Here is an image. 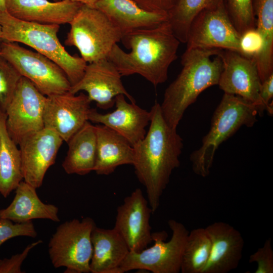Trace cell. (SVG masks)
I'll return each mask as SVG.
<instances>
[{"label":"cell","instance_id":"cell-17","mask_svg":"<svg viewBox=\"0 0 273 273\" xmlns=\"http://www.w3.org/2000/svg\"><path fill=\"white\" fill-rule=\"evenodd\" d=\"M124 95L115 98L116 109L108 113L102 114L91 108L88 120L104 125L118 133L133 146L142 140L147 131L146 127L150 121L151 113L135 103H128Z\"/></svg>","mask_w":273,"mask_h":273},{"label":"cell","instance_id":"cell-20","mask_svg":"<svg viewBox=\"0 0 273 273\" xmlns=\"http://www.w3.org/2000/svg\"><path fill=\"white\" fill-rule=\"evenodd\" d=\"M95 8L104 13L123 35L152 28L168 21V13L147 10L134 0H97Z\"/></svg>","mask_w":273,"mask_h":273},{"label":"cell","instance_id":"cell-15","mask_svg":"<svg viewBox=\"0 0 273 273\" xmlns=\"http://www.w3.org/2000/svg\"><path fill=\"white\" fill-rule=\"evenodd\" d=\"M63 142L56 132L46 127L23 139L18 145L23 180L36 189L40 187Z\"/></svg>","mask_w":273,"mask_h":273},{"label":"cell","instance_id":"cell-12","mask_svg":"<svg viewBox=\"0 0 273 273\" xmlns=\"http://www.w3.org/2000/svg\"><path fill=\"white\" fill-rule=\"evenodd\" d=\"M221 60L222 69L217 85L224 93L239 96L256 104L258 115L265 111L259 96L261 81L256 62L230 50H219L217 54Z\"/></svg>","mask_w":273,"mask_h":273},{"label":"cell","instance_id":"cell-32","mask_svg":"<svg viewBox=\"0 0 273 273\" xmlns=\"http://www.w3.org/2000/svg\"><path fill=\"white\" fill-rule=\"evenodd\" d=\"M263 39L259 32L254 27L249 29L240 35V54L249 58H256L262 52Z\"/></svg>","mask_w":273,"mask_h":273},{"label":"cell","instance_id":"cell-8","mask_svg":"<svg viewBox=\"0 0 273 273\" xmlns=\"http://www.w3.org/2000/svg\"><path fill=\"white\" fill-rule=\"evenodd\" d=\"M96 225L93 218L73 219L60 224L49 243V253L55 268L65 267V272H90L93 253L91 234Z\"/></svg>","mask_w":273,"mask_h":273},{"label":"cell","instance_id":"cell-13","mask_svg":"<svg viewBox=\"0 0 273 273\" xmlns=\"http://www.w3.org/2000/svg\"><path fill=\"white\" fill-rule=\"evenodd\" d=\"M121 77L115 65L107 58L103 59L87 64L82 78L71 86L69 92H86L90 101L95 102L98 107L104 110L112 108L119 95H124L130 102L135 103L124 87Z\"/></svg>","mask_w":273,"mask_h":273},{"label":"cell","instance_id":"cell-30","mask_svg":"<svg viewBox=\"0 0 273 273\" xmlns=\"http://www.w3.org/2000/svg\"><path fill=\"white\" fill-rule=\"evenodd\" d=\"M21 77L10 63L0 56V109L3 111L12 100Z\"/></svg>","mask_w":273,"mask_h":273},{"label":"cell","instance_id":"cell-2","mask_svg":"<svg viewBox=\"0 0 273 273\" xmlns=\"http://www.w3.org/2000/svg\"><path fill=\"white\" fill-rule=\"evenodd\" d=\"M121 41L130 51L125 52L116 43L107 58L122 76L137 74L155 87L167 80L168 69L177 57L180 43L168 21L126 33Z\"/></svg>","mask_w":273,"mask_h":273},{"label":"cell","instance_id":"cell-21","mask_svg":"<svg viewBox=\"0 0 273 273\" xmlns=\"http://www.w3.org/2000/svg\"><path fill=\"white\" fill-rule=\"evenodd\" d=\"M93 253L90 272L119 273V268L129 252L121 235L114 229L97 227L91 234Z\"/></svg>","mask_w":273,"mask_h":273},{"label":"cell","instance_id":"cell-23","mask_svg":"<svg viewBox=\"0 0 273 273\" xmlns=\"http://www.w3.org/2000/svg\"><path fill=\"white\" fill-rule=\"evenodd\" d=\"M36 189L22 180L15 189L16 194L11 203L6 208L0 210V218H7L16 223L35 219L59 222L58 208L42 202L37 196Z\"/></svg>","mask_w":273,"mask_h":273},{"label":"cell","instance_id":"cell-16","mask_svg":"<svg viewBox=\"0 0 273 273\" xmlns=\"http://www.w3.org/2000/svg\"><path fill=\"white\" fill-rule=\"evenodd\" d=\"M152 213L147 199L139 188L118 207L113 229L124 240L129 251L139 252L153 242L150 224Z\"/></svg>","mask_w":273,"mask_h":273},{"label":"cell","instance_id":"cell-5","mask_svg":"<svg viewBox=\"0 0 273 273\" xmlns=\"http://www.w3.org/2000/svg\"><path fill=\"white\" fill-rule=\"evenodd\" d=\"M258 106L236 95L224 93L214 112L209 131L201 147L190 155L193 172L203 177L208 176L219 146L242 126H253L257 121Z\"/></svg>","mask_w":273,"mask_h":273},{"label":"cell","instance_id":"cell-29","mask_svg":"<svg viewBox=\"0 0 273 273\" xmlns=\"http://www.w3.org/2000/svg\"><path fill=\"white\" fill-rule=\"evenodd\" d=\"M224 3L232 23L240 34L255 27L253 0H224Z\"/></svg>","mask_w":273,"mask_h":273},{"label":"cell","instance_id":"cell-38","mask_svg":"<svg viewBox=\"0 0 273 273\" xmlns=\"http://www.w3.org/2000/svg\"><path fill=\"white\" fill-rule=\"evenodd\" d=\"M7 0H0V12L7 11Z\"/></svg>","mask_w":273,"mask_h":273},{"label":"cell","instance_id":"cell-26","mask_svg":"<svg viewBox=\"0 0 273 273\" xmlns=\"http://www.w3.org/2000/svg\"><path fill=\"white\" fill-rule=\"evenodd\" d=\"M255 28L263 39V48L255 59L261 82L273 74V0H253Z\"/></svg>","mask_w":273,"mask_h":273},{"label":"cell","instance_id":"cell-24","mask_svg":"<svg viewBox=\"0 0 273 273\" xmlns=\"http://www.w3.org/2000/svg\"><path fill=\"white\" fill-rule=\"evenodd\" d=\"M62 167L69 174L80 175L94 171L97 152L96 126L87 121L68 141Z\"/></svg>","mask_w":273,"mask_h":273},{"label":"cell","instance_id":"cell-19","mask_svg":"<svg viewBox=\"0 0 273 273\" xmlns=\"http://www.w3.org/2000/svg\"><path fill=\"white\" fill-rule=\"evenodd\" d=\"M82 4L71 0H7V12L24 21L43 24H70Z\"/></svg>","mask_w":273,"mask_h":273},{"label":"cell","instance_id":"cell-28","mask_svg":"<svg viewBox=\"0 0 273 273\" xmlns=\"http://www.w3.org/2000/svg\"><path fill=\"white\" fill-rule=\"evenodd\" d=\"M223 2L224 0H177L168 12V22L180 43H186L191 23L200 12Z\"/></svg>","mask_w":273,"mask_h":273},{"label":"cell","instance_id":"cell-35","mask_svg":"<svg viewBox=\"0 0 273 273\" xmlns=\"http://www.w3.org/2000/svg\"><path fill=\"white\" fill-rule=\"evenodd\" d=\"M259 96L265 110L271 116L273 113V74L261 82Z\"/></svg>","mask_w":273,"mask_h":273},{"label":"cell","instance_id":"cell-9","mask_svg":"<svg viewBox=\"0 0 273 273\" xmlns=\"http://www.w3.org/2000/svg\"><path fill=\"white\" fill-rule=\"evenodd\" d=\"M0 56L10 63L22 76L48 97L69 92L71 84L62 69L45 56L19 46L2 41Z\"/></svg>","mask_w":273,"mask_h":273},{"label":"cell","instance_id":"cell-10","mask_svg":"<svg viewBox=\"0 0 273 273\" xmlns=\"http://www.w3.org/2000/svg\"><path fill=\"white\" fill-rule=\"evenodd\" d=\"M240 35L223 2L202 11L193 19L188 33L187 49H217L240 53Z\"/></svg>","mask_w":273,"mask_h":273},{"label":"cell","instance_id":"cell-4","mask_svg":"<svg viewBox=\"0 0 273 273\" xmlns=\"http://www.w3.org/2000/svg\"><path fill=\"white\" fill-rule=\"evenodd\" d=\"M3 41L22 43L48 57L64 71L71 86L82 78L87 63L70 54L58 37L60 25L43 24L17 19L7 11L0 12Z\"/></svg>","mask_w":273,"mask_h":273},{"label":"cell","instance_id":"cell-18","mask_svg":"<svg viewBox=\"0 0 273 273\" xmlns=\"http://www.w3.org/2000/svg\"><path fill=\"white\" fill-rule=\"evenodd\" d=\"M205 229L211 240V248L202 273H228L237 268L244 247L241 233L222 221L214 222Z\"/></svg>","mask_w":273,"mask_h":273},{"label":"cell","instance_id":"cell-25","mask_svg":"<svg viewBox=\"0 0 273 273\" xmlns=\"http://www.w3.org/2000/svg\"><path fill=\"white\" fill-rule=\"evenodd\" d=\"M10 136L6 115L0 109V194L7 198L23 180L19 149Z\"/></svg>","mask_w":273,"mask_h":273},{"label":"cell","instance_id":"cell-22","mask_svg":"<svg viewBox=\"0 0 273 273\" xmlns=\"http://www.w3.org/2000/svg\"><path fill=\"white\" fill-rule=\"evenodd\" d=\"M96 159L94 171L99 175L112 173L119 166L132 165L133 148L123 136L102 124L95 125Z\"/></svg>","mask_w":273,"mask_h":273},{"label":"cell","instance_id":"cell-36","mask_svg":"<svg viewBox=\"0 0 273 273\" xmlns=\"http://www.w3.org/2000/svg\"><path fill=\"white\" fill-rule=\"evenodd\" d=\"M143 8L152 11L167 13L171 10L177 0H134Z\"/></svg>","mask_w":273,"mask_h":273},{"label":"cell","instance_id":"cell-27","mask_svg":"<svg viewBox=\"0 0 273 273\" xmlns=\"http://www.w3.org/2000/svg\"><path fill=\"white\" fill-rule=\"evenodd\" d=\"M211 242L205 228L189 232L186 242L181 264V273H202L210 256Z\"/></svg>","mask_w":273,"mask_h":273},{"label":"cell","instance_id":"cell-31","mask_svg":"<svg viewBox=\"0 0 273 273\" xmlns=\"http://www.w3.org/2000/svg\"><path fill=\"white\" fill-rule=\"evenodd\" d=\"M13 222L7 218H0V246L16 237H36L37 232L32 221L22 223Z\"/></svg>","mask_w":273,"mask_h":273},{"label":"cell","instance_id":"cell-11","mask_svg":"<svg viewBox=\"0 0 273 273\" xmlns=\"http://www.w3.org/2000/svg\"><path fill=\"white\" fill-rule=\"evenodd\" d=\"M47 96L22 76L5 110L8 132L18 145L25 138L44 127L43 111Z\"/></svg>","mask_w":273,"mask_h":273},{"label":"cell","instance_id":"cell-34","mask_svg":"<svg viewBox=\"0 0 273 273\" xmlns=\"http://www.w3.org/2000/svg\"><path fill=\"white\" fill-rule=\"evenodd\" d=\"M42 243L38 240L28 245L21 253L13 255L10 258L0 259V273H22L21 266L30 251Z\"/></svg>","mask_w":273,"mask_h":273},{"label":"cell","instance_id":"cell-7","mask_svg":"<svg viewBox=\"0 0 273 273\" xmlns=\"http://www.w3.org/2000/svg\"><path fill=\"white\" fill-rule=\"evenodd\" d=\"M172 232L169 241L164 231L152 233L154 244L139 252L129 251L119 268V273L131 270H147L153 273H178L180 271L184 250L189 231L174 219L168 221Z\"/></svg>","mask_w":273,"mask_h":273},{"label":"cell","instance_id":"cell-33","mask_svg":"<svg viewBox=\"0 0 273 273\" xmlns=\"http://www.w3.org/2000/svg\"><path fill=\"white\" fill-rule=\"evenodd\" d=\"M249 262L257 264L255 273H273V249L271 238H268L263 246L250 255Z\"/></svg>","mask_w":273,"mask_h":273},{"label":"cell","instance_id":"cell-1","mask_svg":"<svg viewBox=\"0 0 273 273\" xmlns=\"http://www.w3.org/2000/svg\"><path fill=\"white\" fill-rule=\"evenodd\" d=\"M150 111L149 130L133 146L132 165L137 178L146 188L147 200L154 213L159 207L173 171L180 165L184 144L176 129L164 119L159 103L156 102Z\"/></svg>","mask_w":273,"mask_h":273},{"label":"cell","instance_id":"cell-37","mask_svg":"<svg viewBox=\"0 0 273 273\" xmlns=\"http://www.w3.org/2000/svg\"><path fill=\"white\" fill-rule=\"evenodd\" d=\"M87 6L95 8L97 0H71Z\"/></svg>","mask_w":273,"mask_h":273},{"label":"cell","instance_id":"cell-3","mask_svg":"<svg viewBox=\"0 0 273 273\" xmlns=\"http://www.w3.org/2000/svg\"><path fill=\"white\" fill-rule=\"evenodd\" d=\"M220 49H186L181 56L183 68L166 88L160 105L163 116L177 128L186 109L207 88L217 85L222 69L217 55Z\"/></svg>","mask_w":273,"mask_h":273},{"label":"cell","instance_id":"cell-14","mask_svg":"<svg viewBox=\"0 0 273 273\" xmlns=\"http://www.w3.org/2000/svg\"><path fill=\"white\" fill-rule=\"evenodd\" d=\"M87 95L69 92L47 97L43 111L46 128L56 132L67 143L88 120L90 110Z\"/></svg>","mask_w":273,"mask_h":273},{"label":"cell","instance_id":"cell-6","mask_svg":"<svg viewBox=\"0 0 273 273\" xmlns=\"http://www.w3.org/2000/svg\"><path fill=\"white\" fill-rule=\"evenodd\" d=\"M65 44L74 46L87 63L107 58L122 34L102 12L82 5L70 23Z\"/></svg>","mask_w":273,"mask_h":273},{"label":"cell","instance_id":"cell-39","mask_svg":"<svg viewBox=\"0 0 273 273\" xmlns=\"http://www.w3.org/2000/svg\"><path fill=\"white\" fill-rule=\"evenodd\" d=\"M3 41L2 38V29L1 26L0 25V43Z\"/></svg>","mask_w":273,"mask_h":273}]
</instances>
